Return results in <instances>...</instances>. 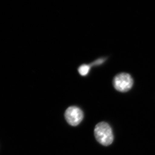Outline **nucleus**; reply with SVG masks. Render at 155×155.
<instances>
[{
    "label": "nucleus",
    "mask_w": 155,
    "mask_h": 155,
    "mask_svg": "<svg viewBox=\"0 0 155 155\" xmlns=\"http://www.w3.org/2000/svg\"><path fill=\"white\" fill-rule=\"evenodd\" d=\"M94 135L97 142L104 146L110 145L114 141L112 129L106 122H101L96 125Z\"/></svg>",
    "instance_id": "1"
},
{
    "label": "nucleus",
    "mask_w": 155,
    "mask_h": 155,
    "mask_svg": "<svg viewBox=\"0 0 155 155\" xmlns=\"http://www.w3.org/2000/svg\"><path fill=\"white\" fill-rule=\"evenodd\" d=\"M134 81L130 75L127 73H120L114 78V87L117 91L125 92L133 86Z\"/></svg>",
    "instance_id": "2"
},
{
    "label": "nucleus",
    "mask_w": 155,
    "mask_h": 155,
    "mask_svg": "<svg viewBox=\"0 0 155 155\" xmlns=\"http://www.w3.org/2000/svg\"><path fill=\"white\" fill-rule=\"evenodd\" d=\"M64 116L68 124L72 126H77L83 120V113L79 107L71 106L66 110Z\"/></svg>",
    "instance_id": "3"
},
{
    "label": "nucleus",
    "mask_w": 155,
    "mask_h": 155,
    "mask_svg": "<svg viewBox=\"0 0 155 155\" xmlns=\"http://www.w3.org/2000/svg\"><path fill=\"white\" fill-rule=\"evenodd\" d=\"M90 69V67L89 66L86 64H83L79 68L78 72L82 76H86L88 74V72H89Z\"/></svg>",
    "instance_id": "4"
},
{
    "label": "nucleus",
    "mask_w": 155,
    "mask_h": 155,
    "mask_svg": "<svg viewBox=\"0 0 155 155\" xmlns=\"http://www.w3.org/2000/svg\"><path fill=\"white\" fill-rule=\"evenodd\" d=\"M104 59H99L97 60L96 61H94V63L93 64H95V65H98V64H100L102 63H103L104 61Z\"/></svg>",
    "instance_id": "5"
}]
</instances>
